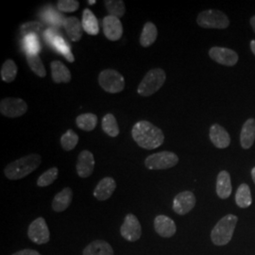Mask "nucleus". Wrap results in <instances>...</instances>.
Segmentation results:
<instances>
[{
	"mask_svg": "<svg viewBox=\"0 0 255 255\" xmlns=\"http://www.w3.org/2000/svg\"><path fill=\"white\" fill-rule=\"evenodd\" d=\"M233 191L231 176L228 171L222 170L219 172L217 179V194L220 199H228Z\"/></svg>",
	"mask_w": 255,
	"mask_h": 255,
	"instance_id": "obj_21",
	"label": "nucleus"
},
{
	"mask_svg": "<svg viewBox=\"0 0 255 255\" xmlns=\"http://www.w3.org/2000/svg\"><path fill=\"white\" fill-rule=\"evenodd\" d=\"M25 46L27 53L37 54L40 51V43L36 35H27L25 37Z\"/></svg>",
	"mask_w": 255,
	"mask_h": 255,
	"instance_id": "obj_37",
	"label": "nucleus"
},
{
	"mask_svg": "<svg viewBox=\"0 0 255 255\" xmlns=\"http://www.w3.org/2000/svg\"><path fill=\"white\" fill-rule=\"evenodd\" d=\"M195 205L196 197L192 192H181L174 198L173 211L180 216L188 214L195 207Z\"/></svg>",
	"mask_w": 255,
	"mask_h": 255,
	"instance_id": "obj_12",
	"label": "nucleus"
},
{
	"mask_svg": "<svg viewBox=\"0 0 255 255\" xmlns=\"http://www.w3.org/2000/svg\"><path fill=\"white\" fill-rule=\"evenodd\" d=\"M154 229L155 232L160 237H164V238L173 237L177 232V227L173 219L164 215H160L155 218Z\"/></svg>",
	"mask_w": 255,
	"mask_h": 255,
	"instance_id": "obj_16",
	"label": "nucleus"
},
{
	"mask_svg": "<svg viewBox=\"0 0 255 255\" xmlns=\"http://www.w3.org/2000/svg\"><path fill=\"white\" fill-rule=\"evenodd\" d=\"M59 18H61V15L58 14L57 12H55L54 10H52V9L47 10L45 13V19L53 25H60V23L62 22V19Z\"/></svg>",
	"mask_w": 255,
	"mask_h": 255,
	"instance_id": "obj_38",
	"label": "nucleus"
},
{
	"mask_svg": "<svg viewBox=\"0 0 255 255\" xmlns=\"http://www.w3.org/2000/svg\"><path fill=\"white\" fill-rule=\"evenodd\" d=\"M73 199V191L70 187H65L63 190L57 193L55 195L54 199L52 201V209L57 213L64 212L67 209Z\"/></svg>",
	"mask_w": 255,
	"mask_h": 255,
	"instance_id": "obj_18",
	"label": "nucleus"
},
{
	"mask_svg": "<svg viewBox=\"0 0 255 255\" xmlns=\"http://www.w3.org/2000/svg\"><path fill=\"white\" fill-rule=\"evenodd\" d=\"M51 76L55 83H67L72 79L70 70L60 61H53L50 64Z\"/></svg>",
	"mask_w": 255,
	"mask_h": 255,
	"instance_id": "obj_22",
	"label": "nucleus"
},
{
	"mask_svg": "<svg viewBox=\"0 0 255 255\" xmlns=\"http://www.w3.org/2000/svg\"><path fill=\"white\" fill-rule=\"evenodd\" d=\"M210 140L218 148H226L231 144V137L228 131L219 124H214L210 128Z\"/></svg>",
	"mask_w": 255,
	"mask_h": 255,
	"instance_id": "obj_17",
	"label": "nucleus"
},
{
	"mask_svg": "<svg viewBox=\"0 0 255 255\" xmlns=\"http://www.w3.org/2000/svg\"><path fill=\"white\" fill-rule=\"evenodd\" d=\"M59 174V169L57 167H51L46 172L42 174L38 180H37V185L39 187H46L50 184H52L58 178Z\"/></svg>",
	"mask_w": 255,
	"mask_h": 255,
	"instance_id": "obj_34",
	"label": "nucleus"
},
{
	"mask_svg": "<svg viewBox=\"0 0 255 255\" xmlns=\"http://www.w3.org/2000/svg\"><path fill=\"white\" fill-rule=\"evenodd\" d=\"M198 25L204 28H218L224 29L230 25L228 16L219 9L203 10L198 15Z\"/></svg>",
	"mask_w": 255,
	"mask_h": 255,
	"instance_id": "obj_5",
	"label": "nucleus"
},
{
	"mask_svg": "<svg viewBox=\"0 0 255 255\" xmlns=\"http://www.w3.org/2000/svg\"><path fill=\"white\" fill-rule=\"evenodd\" d=\"M101 127L103 131L111 137H117L120 132L118 121L113 114H107L103 117Z\"/></svg>",
	"mask_w": 255,
	"mask_h": 255,
	"instance_id": "obj_27",
	"label": "nucleus"
},
{
	"mask_svg": "<svg viewBox=\"0 0 255 255\" xmlns=\"http://www.w3.org/2000/svg\"><path fill=\"white\" fill-rule=\"evenodd\" d=\"M77 126L85 131H92L97 127L98 117L91 113L80 115L76 119Z\"/></svg>",
	"mask_w": 255,
	"mask_h": 255,
	"instance_id": "obj_28",
	"label": "nucleus"
},
{
	"mask_svg": "<svg viewBox=\"0 0 255 255\" xmlns=\"http://www.w3.org/2000/svg\"><path fill=\"white\" fill-rule=\"evenodd\" d=\"M179 163V157L171 151H162L147 156L145 165L150 170H164L175 166Z\"/></svg>",
	"mask_w": 255,
	"mask_h": 255,
	"instance_id": "obj_7",
	"label": "nucleus"
},
{
	"mask_svg": "<svg viewBox=\"0 0 255 255\" xmlns=\"http://www.w3.org/2000/svg\"><path fill=\"white\" fill-rule=\"evenodd\" d=\"M166 79L165 72L162 68H154L149 70L140 82L137 93L141 97H150L163 87Z\"/></svg>",
	"mask_w": 255,
	"mask_h": 255,
	"instance_id": "obj_4",
	"label": "nucleus"
},
{
	"mask_svg": "<svg viewBox=\"0 0 255 255\" xmlns=\"http://www.w3.org/2000/svg\"><path fill=\"white\" fill-rule=\"evenodd\" d=\"M27 237L31 242L37 245H43L49 242L50 233L44 218H38L29 224L27 229Z\"/></svg>",
	"mask_w": 255,
	"mask_h": 255,
	"instance_id": "obj_8",
	"label": "nucleus"
},
{
	"mask_svg": "<svg viewBox=\"0 0 255 255\" xmlns=\"http://www.w3.org/2000/svg\"><path fill=\"white\" fill-rule=\"evenodd\" d=\"M80 8V2L77 0H59L57 9L62 12H73Z\"/></svg>",
	"mask_w": 255,
	"mask_h": 255,
	"instance_id": "obj_36",
	"label": "nucleus"
},
{
	"mask_svg": "<svg viewBox=\"0 0 255 255\" xmlns=\"http://www.w3.org/2000/svg\"><path fill=\"white\" fill-rule=\"evenodd\" d=\"M41 163L42 157L38 153H31L9 163L5 167L4 174L11 181L21 180L36 170Z\"/></svg>",
	"mask_w": 255,
	"mask_h": 255,
	"instance_id": "obj_2",
	"label": "nucleus"
},
{
	"mask_svg": "<svg viewBox=\"0 0 255 255\" xmlns=\"http://www.w3.org/2000/svg\"><path fill=\"white\" fill-rule=\"evenodd\" d=\"M40 255L35 250H31V249H25L22 251H19L14 253L13 255Z\"/></svg>",
	"mask_w": 255,
	"mask_h": 255,
	"instance_id": "obj_39",
	"label": "nucleus"
},
{
	"mask_svg": "<svg viewBox=\"0 0 255 255\" xmlns=\"http://www.w3.org/2000/svg\"><path fill=\"white\" fill-rule=\"evenodd\" d=\"M95 158L91 151L89 150H82V152L78 156L77 160V173L80 176V178L85 179L90 177L94 169H95Z\"/></svg>",
	"mask_w": 255,
	"mask_h": 255,
	"instance_id": "obj_14",
	"label": "nucleus"
},
{
	"mask_svg": "<svg viewBox=\"0 0 255 255\" xmlns=\"http://www.w3.org/2000/svg\"><path fill=\"white\" fill-rule=\"evenodd\" d=\"M43 31V25L41 22L38 21H31V22H27L23 24L20 27V32L25 35H36L41 34Z\"/></svg>",
	"mask_w": 255,
	"mask_h": 255,
	"instance_id": "obj_35",
	"label": "nucleus"
},
{
	"mask_svg": "<svg viewBox=\"0 0 255 255\" xmlns=\"http://www.w3.org/2000/svg\"><path fill=\"white\" fill-rule=\"evenodd\" d=\"M82 24L83 30L87 32V34L92 36H96L99 34L100 32L99 21L90 9H85L83 10Z\"/></svg>",
	"mask_w": 255,
	"mask_h": 255,
	"instance_id": "obj_24",
	"label": "nucleus"
},
{
	"mask_svg": "<svg viewBox=\"0 0 255 255\" xmlns=\"http://www.w3.org/2000/svg\"><path fill=\"white\" fill-rule=\"evenodd\" d=\"M210 58L216 63L226 66H234L238 62V55L233 49L214 46L209 50Z\"/></svg>",
	"mask_w": 255,
	"mask_h": 255,
	"instance_id": "obj_11",
	"label": "nucleus"
},
{
	"mask_svg": "<svg viewBox=\"0 0 255 255\" xmlns=\"http://www.w3.org/2000/svg\"><path fill=\"white\" fill-rule=\"evenodd\" d=\"M131 135L138 146L147 150L162 146L164 141L163 130L146 120L137 122L132 127Z\"/></svg>",
	"mask_w": 255,
	"mask_h": 255,
	"instance_id": "obj_1",
	"label": "nucleus"
},
{
	"mask_svg": "<svg viewBox=\"0 0 255 255\" xmlns=\"http://www.w3.org/2000/svg\"><path fill=\"white\" fill-rule=\"evenodd\" d=\"M255 141V119H250L244 123L240 133V144L243 148L249 149Z\"/></svg>",
	"mask_w": 255,
	"mask_h": 255,
	"instance_id": "obj_20",
	"label": "nucleus"
},
{
	"mask_svg": "<svg viewBox=\"0 0 255 255\" xmlns=\"http://www.w3.org/2000/svg\"><path fill=\"white\" fill-rule=\"evenodd\" d=\"M27 62L30 70L38 77L45 78L46 76V70L45 65L43 64L41 58L38 54L27 53Z\"/></svg>",
	"mask_w": 255,
	"mask_h": 255,
	"instance_id": "obj_31",
	"label": "nucleus"
},
{
	"mask_svg": "<svg viewBox=\"0 0 255 255\" xmlns=\"http://www.w3.org/2000/svg\"><path fill=\"white\" fill-rule=\"evenodd\" d=\"M250 22H251V26L253 27V29H254V31L255 32V15L251 18Z\"/></svg>",
	"mask_w": 255,
	"mask_h": 255,
	"instance_id": "obj_41",
	"label": "nucleus"
},
{
	"mask_svg": "<svg viewBox=\"0 0 255 255\" xmlns=\"http://www.w3.org/2000/svg\"><path fill=\"white\" fill-rule=\"evenodd\" d=\"M79 140H80L79 135L72 129H68L61 137V145L64 150L70 151L78 145Z\"/></svg>",
	"mask_w": 255,
	"mask_h": 255,
	"instance_id": "obj_33",
	"label": "nucleus"
},
{
	"mask_svg": "<svg viewBox=\"0 0 255 255\" xmlns=\"http://www.w3.org/2000/svg\"><path fill=\"white\" fill-rule=\"evenodd\" d=\"M99 83L104 91L110 94H118L125 88V79L114 69H105L99 76Z\"/></svg>",
	"mask_w": 255,
	"mask_h": 255,
	"instance_id": "obj_6",
	"label": "nucleus"
},
{
	"mask_svg": "<svg viewBox=\"0 0 255 255\" xmlns=\"http://www.w3.org/2000/svg\"><path fill=\"white\" fill-rule=\"evenodd\" d=\"M116 188H117V182L115 181V179H113L112 177H105L98 183L93 195L98 201H107L112 197Z\"/></svg>",
	"mask_w": 255,
	"mask_h": 255,
	"instance_id": "obj_15",
	"label": "nucleus"
},
{
	"mask_svg": "<svg viewBox=\"0 0 255 255\" xmlns=\"http://www.w3.org/2000/svg\"><path fill=\"white\" fill-rule=\"evenodd\" d=\"M252 177H253V180H254L255 183V167L252 169Z\"/></svg>",
	"mask_w": 255,
	"mask_h": 255,
	"instance_id": "obj_42",
	"label": "nucleus"
},
{
	"mask_svg": "<svg viewBox=\"0 0 255 255\" xmlns=\"http://www.w3.org/2000/svg\"><path fill=\"white\" fill-rule=\"evenodd\" d=\"M236 202L237 206L240 208H248L252 205L253 198L250 186L246 183H242L237 188L236 194Z\"/></svg>",
	"mask_w": 255,
	"mask_h": 255,
	"instance_id": "obj_26",
	"label": "nucleus"
},
{
	"mask_svg": "<svg viewBox=\"0 0 255 255\" xmlns=\"http://www.w3.org/2000/svg\"><path fill=\"white\" fill-rule=\"evenodd\" d=\"M105 7L109 12V15L120 18L125 14V3L122 0H106L104 1Z\"/></svg>",
	"mask_w": 255,
	"mask_h": 255,
	"instance_id": "obj_32",
	"label": "nucleus"
},
{
	"mask_svg": "<svg viewBox=\"0 0 255 255\" xmlns=\"http://www.w3.org/2000/svg\"><path fill=\"white\" fill-rule=\"evenodd\" d=\"M64 30L72 42H79L82 37V22L77 17H67L63 22Z\"/></svg>",
	"mask_w": 255,
	"mask_h": 255,
	"instance_id": "obj_19",
	"label": "nucleus"
},
{
	"mask_svg": "<svg viewBox=\"0 0 255 255\" xmlns=\"http://www.w3.org/2000/svg\"><path fill=\"white\" fill-rule=\"evenodd\" d=\"M83 255H114V250L104 240H94L84 248Z\"/></svg>",
	"mask_w": 255,
	"mask_h": 255,
	"instance_id": "obj_23",
	"label": "nucleus"
},
{
	"mask_svg": "<svg viewBox=\"0 0 255 255\" xmlns=\"http://www.w3.org/2000/svg\"><path fill=\"white\" fill-rule=\"evenodd\" d=\"M87 3H88L89 5H94V4H96V3H97V1H96V0H92V1L88 0V1H87Z\"/></svg>",
	"mask_w": 255,
	"mask_h": 255,
	"instance_id": "obj_43",
	"label": "nucleus"
},
{
	"mask_svg": "<svg viewBox=\"0 0 255 255\" xmlns=\"http://www.w3.org/2000/svg\"><path fill=\"white\" fill-rule=\"evenodd\" d=\"M157 36L158 30L156 26L152 22H146L140 35V45L144 47L150 46L152 44H154Z\"/></svg>",
	"mask_w": 255,
	"mask_h": 255,
	"instance_id": "obj_25",
	"label": "nucleus"
},
{
	"mask_svg": "<svg viewBox=\"0 0 255 255\" xmlns=\"http://www.w3.org/2000/svg\"><path fill=\"white\" fill-rule=\"evenodd\" d=\"M102 27L104 35L112 42L119 41L123 35V26L118 17L112 15L105 16L102 20Z\"/></svg>",
	"mask_w": 255,
	"mask_h": 255,
	"instance_id": "obj_13",
	"label": "nucleus"
},
{
	"mask_svg": "<svg viewBox=\"0 0 255 255\" xmlns=\"http://www.w3.org/2000/svg\"><path fill=\"white\" fill-rule=\"evenodd\" d=\"M17 65L11 59H8L5 61V63L2 64L1 67V79L5 82H12L17 75Z\"/></svg>",
	"mask_w": 255,
	"mask_h": 255,
	"instance_id": "obj_30",
	"label": "nucleus"
},
{
	"mask_svg": "<svg viewBox=\"0 0 255 255\" xmlns=\"http://www.w3.org/2000/svg\"><path fill=\"white\" fill-rule=\"evenodd\" d=\"M120 234L124 239L135 242L142 236V228L139 220L133 214H128L120 228Z\"/></svg>",
	"mask_w": 255,
	"mask_h": 255,
	"instance_id": "obj_10",
	"label": "nucleus"
},
{
	"mask_svg": "<svg viewBox=\"0 0 255 255\" xmlns=\"http://www.w3.org/2000/svg\"><path fill=\"white\" fill-rule=\"evenodd\" d=\"M27 111V102L22 99L6 98L0 102V113L2 116L15 119L25 115Z\"/></svg>",
	"mask_w": 255,
	"mask_h": 255,
	"instance_id": "obj_9",
	"label": "nucleus"
},
{
	"mask_svg": "<svg viewBox=\"0 0 255 255\" xmlns=\"http://www.w3.org/2000/svg\"><path fill=\"white\" fill-rule=\"evenodd\" d=\"M251 49H252V52L255 55V40H253L251 42Z\"/></svg>",
	"mask_w": 255,
	"mask_h": 255,
	"instance_id": "obj_40",
	"label": "nucleus"
},
{
	"mask_svg": "<svg viewBox=\"0 0 255 255\" xmlns=\"http://www.w3.org/2000/svg\"><path fill=\"white\" fill-rule=\"evenodd\" d=\"M237 221L238 219L235 215H227L220 219L211 233L213 243L217 246L227 245L233 237Z\"/></svg>",
	"mask_w": 255,
	"mask_h": 255,
	"instance_id": "obj_3",
	"label": "nucleus"
},
{
	"mask_svg": "<svg viewBox=\"0 0 255 255\" xmlns=\"http://www.w3.org/2000/svg\"><path fill=\"white\" fill-rule=\"evenodd\" d=\"M50 45L54 46L58 52H60L61 54L64 55L65 59L69 63H74L75 62V58H74V55L72 53V51H71L70 46L60 35H56L53 38V40L51 41Z\"/></svg>",
	"mask_w": 255,
	"mask_h": 255,
	"instance_id": "obj_29",
	"label": "nucleus"
}]
</instances>
